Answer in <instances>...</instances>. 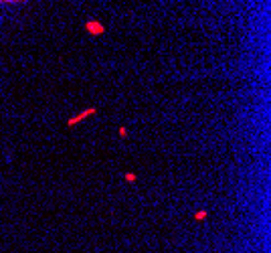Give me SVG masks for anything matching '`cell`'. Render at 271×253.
Wrapping results in <instances>:
<instances>
[{"mask_svg":"<svg viewBox=\"0 0 271 253\" xmlns=\"http://www.w3.org/2000/svg\"><path fill=\"white\" fill-rule=\"evenodd\" d=\"M85 29H87V33H91V34H103L105 33L103 24H101V22H97V20H89L85 24Z\"/></svg>","mask_w":271,"mask_h":253,"instance_id":"cell-1","label":"cell"},{"mask_svg":"<svg viewBox=\"0 0 271 253\" xmlns=\"http://www.w3.org/2000/svg\"><path fill=\"white\" fill-rule=\"evenodd\" d=\"M95 113V107H89V109H85V112H81L79 116H75V118H71L69 122H67V126H75V124H79L81 120H85V118H89V116H93Z\"/></svg>","mask_w":271,"mask_h":253,"instance_id":"cell-2","label":"cell"},{"mask_svg":"<svg viewBox=\"0 0 271 253\" xmlns=\"http://www.w3.org/2000/svg\"><path fill=\"white\" fill-rule=\"evenodd\" d=\"M207 215H208V213H207V211H198V213H196V215H194V217H196V219H198V221H202V219H207Z\"/></svg>","mask_w":271,"mask_h":253,"instance_id":"cell-3","label":"cell"},{"mask_svg":"<svg viewBox=\"0 0 271 253\" xmlns=\"http://www.w3.org/2000/svg\"><path fill=\"white\" fill-rule=\"evenodd\" d=\"M125 180H128V182H136V174L128 172V174H125Z\"/></svg>","mask_w":271,"mask_h":253,"instance_id":"cell-4","label":"cell"},{"mask_svg":"<svg viewBox=\"0 0 271 253\" xmlns=\"http://www.w3.org/2000/svg\"><path fill=\"white\" fill-rule=\"evenodd\" d=\"M120 136L125 138V136H128V130H125V128H120Z\"/></svg>","mask_w":271,"mask_h":253,"instance_id":"cell-5","label":"cell"}]
</instances>
